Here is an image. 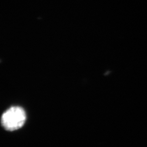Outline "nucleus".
Instances as JSON below:
<instances>
[{
	"mask_svg": "<svg viewBox=\"0 0 147 147\" xmlns=\"http://www.w3.org/2000/svg\"><path fill=\"white\" fill-rule=\"evenodd\" d=\"M26 119L25 110L20 106H13L2 115L1 124L6 130L13 131L21 128Z\"/></svg>",
	"mask_w": 147,
	"mask_h": 147,
	"instance_id": "obj_1",
	"label": "nucleus"
}]
</instances>
